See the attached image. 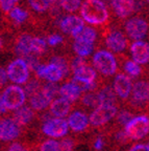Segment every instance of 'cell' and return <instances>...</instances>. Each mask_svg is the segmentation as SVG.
Listing matches in <instances>:
<instances>
[{"label": "cell", "mask_w": 149, "mask_h": 151, "mask_svg": "<svg viewBox=\"0 0 149 151\" xmlns=\"http://www.w3.org/2000/svg\"><path fill=\"white\" fill-rule=\"evenodd\" d=\"M80 15L90 24L100 25L107 21L109 11L102 0H84L80 5Z\"/></svg>", "instance_id": "6da1fadb"}, {"label": "cell", "mask_w": 149, "mask_h": 151, "mask_svg": "<svg viewBox=\"0 0 149 151\" xmlns=\"http://www.w3.org/2000/svg\"><path fill=\"white\" fill-rule=\"evenodd\" d=\"M119 109L120 106L117 105H107V104L99 105L89 114L91 128L95 130H101L109 126L116 116Z\"/></svg>", "instance_id": "7a4b0ae2"}, {"label": "cell", "mask_w": 149, "mask_h": 151, "mask_svg": "<svg viewBox=\"0 0 149 151\" xmlns=\"http://www.w3.org/2000/svg\"><path fill=\"white\" fill-rule=\"evenodd\" d=\"M93 65L103 77H112L116 75L118 63L115 56L107 50H98L93 56Z\"/></svg>", "instance_id": "3957f363"}, {"label": "cell", "mask_w": 149, "mask_h": 151, "mask_svg": "<svg viewBox=\"0 0 149 151\" xmlns=\"http://www.w3.org/2000/svg\"><path fill=\"white\" fill-rule=\"evenodd\" d=\"M124 131L133 142L147 137L149 135V116L142 113L133 116L124 127Z\"/></svg>", "instance_id": "277c9868"}, {"label": "cell", "mask_w": 149, "mask_h": 151, "mask_svg": "<svg viewBox=\"0 0 149 151\" xmlns=\"http://www.w3.org/2000/svg\"><path fill=\"white\" fill-rule=\"evenodd\" d=\"M26 93L18 85H9L1 92V99L4 108L7 111H14L20 108L26 102Z\"/></svg>", "instance_id": "5b68a950"}, {"label": "cell", "mask_w": 149, "mask_h": 151, "mask_svg": "<svg viewBox=\"0 0 149 151\" xmlns=\"http://www.w3.org/2000/svg\"><path fill=\"white\" fill-rule=\"evenodd\" d=\"M25 132L26 130L17 125L11 116H0V143L9 144L20 139Z\"/></svg>", "instance_id": "8992f818"}, {"label": "cell", "mask_w": 149, "mask_h": 151, "mask_svg": "<svg viewBox=\"0 0 149 151\" xmlns=\"http://www.w3.org/2000/svg\"><path fill=\"white\" fill-rule=\"evenodd\" d=\"M68 126L75 135L84 134L91 131V125L89 120V113L80 109L72 111L68 116Z\"/></svg>", "instance_id": "52a82bcc"}, {"label": "cell", "mask_w": 149, "mask_h": 151, "mask_svg": "<svg viewBox=\"0 0 149 151\" xmlns=\"http://www.w3.org/2000/svg\"><path fill=\"white\" fill-rule=\"evenodd\" d=\"M113 89L119 99L121 106H124L131 98V89H133L131 79L124 73H117L113 82Z\"/></svg>", "instance_id": "ba28073f"}, {"label": "cell", "mask_w": 149, "mask_h": 151, "mask_svg": "<svg viewBox=\"0 0 149 151\" xmlns=\"http://www.w3.org/2000/svg\"><path fill=\"white\" fill-rule=\"evenodd\" d=\"M29 69L27 67V64L21 58L14 60L9 64L6 69L7 78L13 83H16L18 85L25 84L29 80Z\"/></svg>", "instance_id": "9c48e42d"}, {"label": "cell", "mask_w": 149, "mask_h": 151, "mask_svg": "<svg viewBox=\"0 0 149 151\" xmlns=\"http://www.w3.org/2000/svg\"><path fill=\"white\" fill-rule=\"evenodd\" d=\"M69 132L67 120L65 119L52 118L46 123L41 125V133L44 137H48L50 139H58L64 137Z\"/></svg>", "instance_id": "30bf717a"}, {"label": "cell", "mask_w": 149, "mask_h": 151, "mask_svg": "<svg viewBox=\"0 0 149 151\" xmlns=\"http://www.w3.org/2000/svg\"><path fill=\"white\" fill-rule=\"evenodd\" d=\"M11 118L23 129H27L28 127L33 126L35 122H38V113L31 108L29 105H23L20 108L12 111Z\"/></svg>", "instance_id": "8fae6325"}, {"label": "cell", "mask_w": 149, "mask_h": 151, "mask_svg": "<svg viewBox=\"0 0 149 151\" xmlns=\"http://www.w3.org/2000/svg\"><path fill=\"white\" fill-rule=\"evenodd\" d=\"M125 31L128 37L136 41H141L148 32V23L144 19L135 17L129 19L125 24Z\"/></svg>", "instance_id": "7c38bea8"}, {"label": "cell", "mask_w": 149, "mask_h": 151, "mask_svg": "<svg viewBox=\"0 0 149 151\" xmlns=\"http://www.w3.org/2000/svg\"><path fill=\"white\" fill-rule=\"evenodd\" d=\"M35 77L39 80H46L47 82L57 83L65 78L64 73L57 66L52 63L41 64L35 71Z\"/></svg>", "instance_id": "4fadbf2b"}, {"label": "cell", "mask_w": 149, "mask_h": 151, "mask_svg": "<svg viewBox=\"0 0 149 151\" xmlns=\"http://www.w3.org/2000/svg\"><path fill=\"white\" fill-rule=\"evenodd\" d=\"M73 103L67 101L66 99L61 97H57L50 103L48 107L49 112L51 113V116L56 119H64L68 116L72 112Z\"/></svg>", "instance_id": "5bb4252c"}, {"label": "cell", "mask_w": 149, "mask_h": 151, "mask_svg": "<svg viewBox=\"0 0 149 151\" xmlns=\"http://www.w3.org/2000/svg\"><path fill=\"white\" fill-rule=\"evenodd\" d=\"M133 61L139 65L149 63V44L145 41H135L131 46Z\"/></svg>", "instance_id": "9a60e30c"}, {"label": "cell", "mask_w": 149, "mask_h": 151, "mask_svg": "<svg viewBox=\"0 0 149 151\" xmlns=\"http://www.w3.org/2000/svg\"><path fill=\"white\" fill-rule=\"evenodd\" d=\"M60 26H61V29L64 33L70 34L75 38L82 31V28L84 27V20L80 17L75 16V15H70V16H67L64 19H62Z\"/></svg>", "instance_id": "2e32d148"}, {"label": "cell", "mask_w": 149, "mask_h": 151, "mask_svg": "<svg viewBox=\"0 0 149 151\" xmlns=\"http://www.w3.org/2000/svg\"><path fill=\"white\" fill-rule=\"evenodd\" d=\"M100 105L99 97H98L97 91H87L82 92L78 101L76 102V106L78 109L82 111H86L90 114V112L97 108Z\"/></svg>", "instance_id": "e0dca14e"}, {"label": "cell", "mask_w": 149, "mask_h": 151, "mask_svg": "<svg viewBox=\"0 0 149 151\" xmlns=\"http://www.w3.org/2000/svg\"><path fill=\"white\" fill-rule=\"evenodd\" d=\"M106 43L107 48L114 52H122L126 50L128 44V41L123 33L119 31L112 32L110 35L106 37Z\"/></svg>", "instance_id": "ac0fdd59"}, {"label": "cell", "mask_w": 149, "mask_h": 151, "mask_svg": "<svg viewBox=\"0 0 149 151\" xmlns=\"http://www.w3.org/2000/svg\"><path fill=\"white\" fill-rule=\"evenodd\" d=\"M82 94V91L80 90V88H79L72 80L69 81V82H66L65 84L60 86L58 96L73 104L78 101V99L80 98Z\"/></svg>", "instance_id": "d6986e66"}, {"label": "cell", "mask_w": 149, "mask_h": 151, "mask_svg": "<svg viewBox=\"0 0 149 151\" xmlns=\"http://www.w3.org/2000/svg\"><path fill=\"white\" fill-rule=\"evenodd\" d=\"M99 101L101 104H107V105H117L121 107V104L119 102L116 93H115L113 86L109 84H102L97 90Z\"/></svg>", "instance_id": "ffe728a7"}, {"label": "cell", "mask_w": 149, "mask_h": 151, "mask_svg": "<svg viewBox=\"0 0 149 151\" xmlns=\"http://www.w3.org/2000/svg\"><path fill=\"white\" fill-rule=\"evenodd\" d=\"M28 103H29V106L33 109L37 113L42 112L44 110H47L51 103V101L48 99L44 94V92L42 91V88L41 90H39L35 93L31 94V97H28Z\"/></svg>", "instance_id": "44dd1931"}, {"label": "cell", "mask_w": 149, "mask_h": 151, "mask_svg": "<svg viewBox=\"0 0 149 151\" xmlns=\"http://www.w3.org/2000/svg\"><path fill=\"white\" fill-rule=\"evenodd\" d=\"M117 16L126 18L136 9V0H111Z\"/></svg>", "instance_id": "7402d4cb"}, {"label": "cell", "mask_w": 149, "mask_h": 151, "mask_svg": "<svg viewBox=\"0 0 149 151\" xmlns=\"http://www.w3.org/2000/svg\"><path fill=\"white\" fill-rule=\"evenodd\" d=\"M31 40H33V37L28 34H23L19 36V38L17 39L16 44H15V52L21 59H24L26 56L33 54L31 48Z\"/></svg>", "instance_id": "603a6c76"}, {"label": "cell", "mask_w": 149, "mask_h": 151, "mask_svg": "<svg viewBox=\"0 0 149 151\" xmlns=\"http://www.w3.org/2000/svg\"><path fill=\"white\" fill-rule=\"evenodd\" d=\"M133 116H135V112L125 108V107H122L118 110L116 116L114 118V120L112 121L110 125L116 128H124Z\"/></svg>", "instance_id": "cb8c5ba5"}, {"label": "cell", "mask_w": 149, "mask_h": 151, "mask_svg": "<svg viewBox=\"0 0 149 151\" xmlns=\"http://www.w3.org/2000/svg\"><path fill=\"white\" fill-rule=\"evenodd\" d=\"M38 144L23 139H17L5 144L4 151H37Z\"/></svg>", "instance_id": "d4e9b609"}, {"label": "cell", "mask_w": 149, "mask_h": 151, "mask_svg": "<svg viewBox=\"0 0 149 151\" xmlns=\"http://www.w3.org/2000/svg\"><path fill=\"white\" fill-rule=\"evenodd\" d=\"M94 50V44L92 43H86V42H80V41H74L73 43V50L78 57H88L92 54Z\"/></svg>", "instance_id": "484cf974"}, {"label": "cell", "mask_w": 149, "mask_h": 151, "mask_svg": "<svg viewBox=\"0 0 149 151\" xmlns=\"http://www.w3.org/2000/svg\"><path fill=\"white\" fill-rule=\"evenodd\" d=\"M123 70L125 75H127L129 78H138L142 75L143 70L141 68V66L137 64L136 62L131 61V60H126L123 63Z\"/></svg>", "instance_id": "4316f807"}, {"label": "cell", "mask_w": 149, "mask_h": 151, "mask_svg": "<svg viewBox=\"0 0 149 151\" xmlns=\"http://www.w3.org/2000/svg\"><path fill=\"white\" fill-rule=\"evenodd\" d=\"M96 40V31L92 27H84L82 31L75 37V41L80 42L92 43L94 44V41Z\"/></svg>", "instance_id": "83f0119b"}, {"label": "cell", "mask_w": 149, "mask_h": 151, "mask_svg": "<svg viewBox=\"0 0 149 151\" xmlns=\"http://www.w3.org/2000/svg\"><path fill=\"white\" fill-rule=\"evenodd\" d=\"M31 52L37 56H41L43 55L47 50V42L43 39V38L40 37H33V40H31Z\"/></svg>", "instance_id": "f1b7e54d"}, {"label": "cell", "mask_w": 149, "mask_h": 151, "mask_svg": "<svg viewBox=\"0 0 149 151\" xmlns=\"http://www.w3.org/2000/svg\"><path fill=\"white\" fill-rule=\"evenodd\" d=\"M42 91L52 102L54 99L57 98L58 92H60V85H57V83L47 82L42 86Z\"/></svg>", "instance_id": "f546056e"}, {"label": "cell", "mask_w": 149, "mask_h": 151, "mask_svg": "<svg viewBox=\"0 0 149 151\" xmlns=\"http://www.w3.org/2000/svg\"><path fill=\"white\" fill-rule=\"evenodd\" d=\"M43 84L41 83V81L35 77V78H31L25 83V87L23 88L24 91L26 93V97H31V94L35 93L39 90H41Z\"/></svg>", "instance_id": "4dcf8cb0"}, {"label": "cell", "mask_w": 149, "mask_h": 151, "mask_svg": "<svg viewBox=\"0 0 149 151\" xmlns=\"http://www.w3.org/2000/svg\"><path fill=\"white\" fill-rule=\"evenodd\" d=\"M49 63H52V64H54V65L57 66L58 68L64 73L65 77H67V76L70 73V69H71L70 64H69V62L67 61V59L64 58V57H61V56L52 57L51 59H50V62H49Z\"/></svg>", "instance_id": "1f68e13d"}, {"label": "cell", "mask_w": 149, "mask_h": 151, "mask_svg": "<svg viewBox=\"0 0 149 151\" xmlns=\"http://www.w3.org/2000/svg\"><path fill=\"white\" fill-rule=\"evenodd\" d=\"M77 144V139L74 137H63L58 141V151H74Z\"/></svg>", "instance_id": "d6a6232c"}, {"label": "cell", "mask_w": 149, "mask_h": 151, "mask_svg": "<svg viewBox=\"0 0 149 151\" xmlns=\"http://www.w3.org/2000/svg\"><path fill=\"white\" fill-rule=\"evenodd\" d=\"M9 14V18L12 19V20H14V21L18 24L23 23L28 17L27 12L24 11V9H22L21 7H19V6H15Z\"/></svg>", "instance_id": "836d02e7"}, {"label": "cell", "mask_w": 149, "mask_h": 151, "mask_svg": "<svg viewBox=\"0 0 149 151\" xmlns=\"http://www.w3.org/2000/svg\"><path fill=\"white\" fill-rule=\"evenodd\" d=\"M37 151H58V141L54 139L41 141V143L37 146Z\"/></svg>", "instance_id": "e575fe53"}, {"label": "cell", "mask_w": 149, "mask_h": 151, "mask_svg": "<svg viewBox=\"0 0 149 151\" xmlns=\"http://www.w3.org/2000/svg\"><path fill=\"white\" fill-rule=\"evenodd\" d=\"M60 5L66 12L73 13L80 7L82 0H60Z\"/></svg>", "instance_id": "d590c367"}, {"label": "cell", "mask_w": 149, "mask_h": 151, "mask_svg": "<svg viewBox=\"0 0 149 151\" xmlns=\"http://www.w3.org/2000/svg\"><path fill=\"white\" fill-rule=\"evenodd\" d=\"M23 60L26 62V64H27V67H28V69H29V71H33V73H35L37 69L39 68V66L41 65L39 56H37V55H35V54L28 55Z\"/></svg>", "instance_id": "8d00e7d4"}, {"label": "cell", "mask_w": 149, "mask_h": 151, "mask_svg": "<svg viewBox=\"0 0 149 151\" xmlns=\"http://www.w3.org/2000/svg\"><path fill=\"white\" fill-rule=\"evenodd\" d=\"M31 7L35 12H45L50 5L48 0H28Z\"/></svg>", "instance_id": "74e56055"}, {"label": "cell", "mask_w": 149, "mask_h": 151, "mask_svg": "<svg viewBox=\"0 0 149 151\" xmlns=\"http://www.w3.org/2000/svg\"><path fill=\"white\" fill-rule=\"evenodd\" d=\"M14 0H0V9H2L4 13H9L15 7Z\"/></svg>", "instance_id": "f35d334b"}, {"label": "cell", "mask_w": 149, "mask_h": 151, "mask_svg": "<svg viewBox=\"0 0 149 151\" xmlns=\"http://www.w3.org/2000/svg\"><path fill=\"white\" fill-rule=\"evenodd\" d=\"M87 61L84 60V58H82V57H77V58H74V59L72 60V62H71L70 64V68L72 71L76 70V69H78L79 67H82V66L86 65Z\"/></svg>", "instance_id": "ab89813d"}, {"label": "cell", "mask_w": 149, "mask_h": 151, "mask_svg": "<svg viewBox=\"0 0 149 151\" xmlns=\"http://www.w3.org/2000/svg\"><path fill=\"white\" fill-rule=\"evenodd\" d=\"M128 151H149V146L146 143H135L131 145Z\"/></svg>", "instance_id": "60d3db41"}, {"label": "cell", "mask_w": 149, "mask_h": 151, "mask_svg": "<svg viewBox=\"0 0 149 151\" xmlns=\"http://www.w3.org/2000/svg\"><path fill=\"white\" fill-rule=\"evenodd\" d=\"M62 41H63V38H62V36L54 34V35L49 36L48 40H47V43H48L50 46H55V45L60 44Z\"/></svg>", "instance_id": "b9f144b4"}, {"label": "cell", "mask_w": 149, "mask_h": 151, "mask_svg": "<svg viewBox=\"0 0 149 151\" xmlns=\"http://www.w3.org/2000/svg\"><path fill=\"white\" fill-rule=\"evenodd\" d=\"M7 82V73L6 70L2 67H0V89L6 84Z\"/></svg>", "instance_id": "7bdbcfd3"}, {"label": "cell", "mask_w": 149, "mask_h": 151, "mask_svg": "<svg viewBox=\"0 0 149 151\" xmlns=\"http://www.w3.org/2000/svg\"><path fill=\"white\" fill-rule=\"evenodd\" d=\"M7 112V110L4 108L3 106V103H2V99H1V92H0V116H2L3 114Z\"/></svg>", "instance_id": "ee69618b"}, {"label": "cell", "mask_w": 149, "mask_h": 151, "mask_svg": "<svg viewBox=\"0 0 149 151\" xmlns=\"http://www.w3.org/2000/svg\"><path fill=\"white\" fill-rule=\"evenodd\" d=\"M4 147H5V144L0 143V151H4Z\"/></svg>", "instance_id": "f6af8a7d"}, {"label": "cell", "mask_w": 149, "mask_h": 151, "mask_svg": "<svg viewBox=\"0 0 149 151\" xmlns=\"http://www.w3.org/2000/svg\"><path fill=\"white\" fill-rule=\"evenodd\" d=\"M2 47H3V41H2V39L0 38V50H2Z\"/></svg>", "instance_id": "bcb514c9"}, {"label": "cell", "mask_w": 149, "mask_h": 151, "mask_svg": "<svg viewBox=\"0 0 149 151\" xmlns=\"http://www.w3.org/2000/svg\"><path fill=\"white\" fill-rule=\"evenodd\" d=\"M49 3H56V2H60V0H48Z\"/></svg>", "instance_id": "7dc6e473"}, {"label": "cell", "mask_w": 149, "mask_h": 151, "mask_svg": "<svg viewBox=\"0 0 149 151\" xmlns=\"http://www.w3.org/2000/svg\"><path fill=\"white\" fill-rule=\"evenodd\" d=\"M146 144L149 146V137H147V139H146Z\"/></svg>", "instance_id": "c3c4849f"}, {"label": "cell", "mask_w": 149, "mask_h": 151, "mask_svg": "<svg viewBox=\"0 0 149 151\" xmlns=\"http://www.w3.org/2000/svg\"><path fill=\"white\" fill-rule=\"evenodd\" d=\"M14 1H15V2H17V1H19V0H14Z\"/></svg>", "instance_id": "681fc988"}, {"label": "cell", "mask_w": 149, "mask_h": 151, "mask_svg": "<svg viewBox=\"0 0 149 151\" xmlns=\"http://www.w3.org/2000/svg\"><path fill=\"white\" fill-rule=\"evenodd\" d=\"M147 1H148V2H149V0H147Z\"/></svg>", "instance_id": "f907efd6"}]
</instances>
